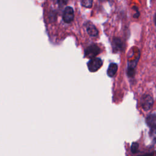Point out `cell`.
I'll return each instance as SVG.
<instances>
[{
	"instance_id": "1",
	"label": "cell",
	"mask_w": 156,
	"mask_h": 156,
	"mask_svg": "<svg viewBox=\"0 0 156 156\" xmlns=\"http://www.w3.org/2000/svg\"><path fill=\"white\" fill-rule=\"evenodd\" d=\"M102 60L98 57H93L87 63V66L90 72L94 73L97 71L102 65Z\"/></svg>"
},
{
	"instance_id": "2",
	"label": "cell",
	"mask_w": 156,
	"mask_h": 156,
	"mask_svg": "<svg viewBox=\"0 0 156 156\" xmlns=\"http://www.w3.org/2000/svg\"><path fill=\"white\" fill-rule=\"evenodd\" d=\"M101 52L100 48L96 44H92L88 46L85 50V57L91 58L95 57Z\"/></svg>"
},
{
	"instance_id": "3",
	"label": "cell",
	"mask_w": 156,
	"mask_h": 156,
	"mask_svg": "<svg viewBox=\"0 0 156 156\" xmlns=\"http://www.w3.org/2000/svg\"><path fill=\"white\" fill-rule=\"evenodd\" d=\"M154 104V100L152 98L149 94H144L142 96L141 98V105L142 108L147 111L150 110Z\"/></svg>"
},
{
	"instance_id": "4",
	"label": "cell",
	"mask_w": 156,
	"mask_h": 156,
	"mask_svg": "<svg viewBox=\"0 0 156 156\" xmlns=\"http://www.w3.org/2000/svg\"><path fill=\"white\" fill-rule=\"evenodd\" d=\"M74 10L71 7H66L63 13V20L66 23H70L74 20Z\"/></svg>"
},
{
	"instance_id": "5",
	"label": "cell",
	"mask_w": 156,
	"mask_h": 156,
	"mask_svg": "<svg viewBox=\"0 0 156 156\" xmlns=\"http://www.w3.org/2000/svg\"><path fill=\"white\" fill-rule=\"evenodd\" d=\"M86 29H87V32L90 36H91L92 37H96L98 35L99 32H98L97 28L91 23H90V22L87 23Z\"/></svg>"
},
{
	"instance_id": "6",
	"label": "cell",
	"mask_w": 156,
	"mask_h": 156,
	"mask_svg": "<svg viewBox=\"0 0 156 156\" xmlns=\"http://www.w3.org/2000/svg\"><path fill=\"white\" fill-rule=\"evenodd\" d=\"M117 70H118V65L115 63H111L108 66V69L107 71V74L109 77H112L116 74Z\"/></svg>"
},
{
	"instance_id": "7",
	"label": "cell",
	"mask_w": 156,
	"mask_h": 156,
	"mask_svg": "<svg viewBox=\"0 0 156 156\" xmlns=\"http://www.w3.org/2000/svg\"><path fill=\"white\" fill-rule=\"evenodd\" d=\"M147 124L151 128L155 129V115L153 113L148 116L146 119Z\"/></svg>"
},
{
	"instance_id": "8",
	"label": "cell",
	"mask_w": 156,
	"mask_h": 156,
	"mask_svg": "<svg viewBox=\"0 0 156 156\" xmlns=\"http://www.w3.org/2000/svg\"><path fill=\"white\" fill-rule=\"evenodd\" d=\"M113 48L114 49L118 51L122 48V42L119 38H115L113 41Z\"/></svg>"
},
{
	"instance_id": "9",
	"label": "cell",
	"mask_w": 156,
	"mask_h": 156,
	"mask_svg": "<svg viewBox=\"0 0 156 156\" xmlns=\"http://www.w3.org/2000/svg\"><path fill=\"white\" fill-rule=\"evenodd\" d=\"M93 0H81V4L86 8H90L93 5Z\"/></svg>"
},
{
	"instance_id": "10",
	"label": "cell",
	"mask_w": 156,
	"mask_h": 156,
	"mask_svg": "<svg viewBox=\"0 0 156 156\" xmlns=\"http://www.w3.org/2000/svg\"><path fill=\"white\" fill-rule=\"evenodd\" d=\"M138 147H139L138 143H136V142H133V143L132 144V145H131V148H130V150H131L132 153H133V154H136V153L138 151Z\"/></svg>"
},
{
	"instance_id": "11",
	"label": "cell",
	"mask_w": 156,
	"mask_h": 156,
	"mask_svg": "<svg viewBox=\"0 0 156 156\" xmlns=\"http://www.w3.org/2000/svg\"><path fill=\"white\" fill-rule=\"evenodd\" d=\"M101 2H105V1H107V0H99Z\"/></svg>"
}]
</instances>
